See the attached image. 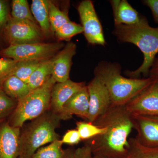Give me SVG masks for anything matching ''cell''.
Masks as SVG:
<instances>
[{"instance_id": "1", "label": "cell", "mask_w": 158, "mask_h": 158, "mask_svg": "<svg viewBox=\"0 0 158 158\" xmlns=\"http://www.w3.org/2000/svg\"><path fill=\"white\" fill-rule=\"evenodd\" d=\"M93 124L104 128L102 134L85 141L92 156L102 158H127L129 136L133 129L131 114L125 106L111 105Z\"/></svg>"}, {"instance_id": "2", "label": "cell", "mask_w": 158, "mask_h": 158, "mask_svg": "<svg viewBox=\"0 0 158 158\" xmlns=\"http://www.w3.org/2000/svg\"><path fill=\"white\" fill-rule=\"evenodd\" d=\"M113 34L119 41L137 46L144 55L141 66L133 71L127 72L126 75L131 78H138L141 74L148 76L150 69L158 54V27H150L144 17L135 25L115 26Z\"/></svg>"}, {"instance_id": "3", "label": "cell", "mask_w": 158, "mask_h": 158, "mask_svg": "<svg viewBox=\"0 0 158 158\" xmlns=\"http://www.w3.org/2000/svg\"><path fill=\"white\" fill-rule=\"evenodd\" d=\"M95 76L106 87L110 94L111 105L125 106L151 85V78H131L121 74V69L116 64L102 62L95 68Z\"/></svg>"}, {"instance_id": "4", "label": "cell", "mask_w": 158, "mask_h": 158, "mask_svg": "<svg viewBox=\"0 0 158 158\" xmlns=\"http://www.w3.org/2000/svg\"><path fill=\"white\" fill-rule=\"evenodd\" d=\"M61 120L58 114L49 110L31 120L21 131L19 158H31L40 148L59 139L56 129Z\"/></svg>"}, {"instance_id": "5", "label": "cell", "mask_w": 158, "mask_h": 158, "mask_svg": "<svg viewBox=\"0 0 158 158\" xmlns=\"http://www.w3.org/2000/svg\"><path fill=\"white\" fill-rule=\"evenodd\" d=\"M56 83L52 76L43 85L31 90L27 96L19 101L15 110L8 117L9 124L21 129L26 122L33 120L49 110L51 93Z\"/></svg>"}, {"instance_id": "6", "label": "cell", "mask_w": 158, "mask_h": 158, "mask_svg": "<svg viewBox=\"0 0 158 158\" xmlns=\"http://www.w3.org/2000/svg\"><path fill=\"white\" fill-rule=\"evenodd\" d=\"M65 45L62 42L9 45L0 51V56L17 62L48 60L55 56Z\"/></svg>"}, {"instance_id": "7", "label": "cell", "mask_w": 158, "mask_h": 158, "mask_svg": "<svg viewBox=\"0 0 158 158\" xmlns=\"http://www.w3.org/2000/svg\"><path fill=\"white\" fill-rule=\"evenodd\" d=\"M43 35L36 23L17 20L11 16L4 31L5 40L9 46L41 43Z\"/></svg>"}, {"instance_id": "8", "label": "cell", "mask_w": 158, "mask_h": 158, "mask_svg": "<svg viewBox=\"0 0 158 158\" xmlns=\"http://www.w3.org/2000/svg\"><path fill=\"white\" fill-rule=\"evenodd\" d=\"M84 35L89 43L104 45L106 41L102 28L96 14L93 2L90 0L82 1L78 6Z\"/></svg>"}, {"instance_id": "9", "label": "cell", "mask_w": 158, "mask_h": 158, "mask_svg": "<svg viewBox=\"0 0 158 158\" xmlns=\"http://www.w3.org/2000/svg\"><path fill=\"white\" fill-rule=\"evenodd\" d=\"M87 88L89 96V112L87 121H94L108 110L111 105V98L104 83L95 76Z\"/></svg>"}, {"instance_id": "10", "label": "cell", "mask_w": 158, "mask_h": 158, "mask_svg": "<svg viewBox=\"0 0 158 158\" xmlns=\"http://www.w3.org/2000/svg\"><path fill=\"white\" fill-rule=\"evenodd\" d=\"M125 106L131 115L158 116V83L154 81Z\"/></svg>"}, {"instance_id": "11", "label": "cell", "mask_w": 158, "mask_h": 158, "mask_svg": "<svg viewBox=\"0 0 158 158\" xmlns=\"http://www.w3.org/2000/svg\"><path fill=\"white\" fill-rule=\"evenodd\" d=\"M131 115L137 141L147 147H158V116Z\"/></svg>"}, {"instance_id": "12", "label": "cell", "mask_w": 158, "mask_h": 158, "mask_svg": "<svg viewBox=\"0 0 158 158\" xmlns=\"http://www.w3.org/2000/svg\"><path fill=\"white\" fill-rule=\"evenodd\" d=\"M21 128L13 127L6 119L0 123V158H18Z\"/></svg>"}, {"instance_id": "13", "label": "cell", "mask_w": 158, "mask_h": 158, "mask_svg": "<svg viewBox=\"0 0 158 158\" xmlns=\"http://www.w3.org/2000/svg\"><path fill=\"white\" fill-rule=\"evenodd\" d=\"M89 108V96L87 86L73 95L62 107L59 115L61 120H67L73 115L87 120Z\"/></svg>"}, {"instance_id": "14", "label": "cell", "mask_w": 158, "mask_h": 158, "mask_svg": "<svg viewBox=\"0 0 158 158\" xmlns=\"http://www.w3.org/2000/svg\"><path fill=\"white\" fill-rule=\"evenodd\" d=\"M77 46L69 42L54 58L52 77L56 83L66 81L69 79L72 59L76 53Z\"/></svg>"}, {"instance_id": "15", "label": "cell", "mask_w": 158, "mask_h": 158, "mask_svg": "<svg viewBox=\"0 0 158 158\" xmlns=\"http://www.w3.org/2000/svg\"><path fill=\"white\" fill-rule=\"evenodd\" d=\"M85 86L84 82H74L70 79L65 82L56 83L51 93L50 110L59 114L69 99Z\"/></svg>"}, {"instance_id": "16", "label": "cell", "mask_w": 158, "mask_h": 158, "mask_svg": "<svg viewBox=\"0 0 158 158\" xmlns=\"http://www.w3.org/2000/svg\"><path fill=\"white\" fill-rule=\"evenodd\" d=\"M110 2L113 8L115 26L135 25L144 18L139 15L138 11L126 0H114Z\"/></svg>"}, {"instance_id": "17", "label": "cell", "mask_w": 158, "mask_h": 158, "mask_svg": "<svg viewBox=\"0 0 158 158\" xmlns=\"http://www.w3.org/2000/svg\"><path fill=\"white\" fill-rule=\"evenodd\" d=\"M49 2L47 0H33L31 6V12L36 21L39 24L43 34L48 37L51 32Z\"/></svg>"}, {"instance_id": "18", "label": "cell", "mask_w": 158, "mask_h": 158, "mask_svg": "<svg viewBox=\"0 0 158 158\" xmlns=\"http://www.w3.org/2000/svg\"><path fill=\"white\" fill-rule=\"evenodd\" d=\"M62 140H55L45 147L39 148L31 158H75V150L73 148L63 149Z\"/></svg>"}, {"instance_id": "19", "label": "cell", "mask_w": 158, "mask_h": 158, "mask_svg": "<svg viewBox=\"0 0 158 158\" xmlns=\"http://www.w3.org/2000/svg\"><path fill=\"white\" fill-rule=\"evenodd\" d=\"M0 88L8 96L17 102L27 96L31 90L27 83L13 75L7 77Z\"/></svg>"}, {"instance_id": "20", "label": "cell", "mask_w": 158, "mask_h": 158, "mask_svg": "<svg viewBox=\"0 0 158 158\" xmlns=\"http://www.w3.org/2000/svg\"><path fill=\"white\" fill-rule=\"evenodd\" d=\"M55 56L43 62L30 77L27 84L31 90L39 88L52 76Z\"/></svg>"}, {"instance_id": "21", "label": "cell", "mask_w": 158, "mask_h": 158, "mask_svg": "<svg viewBox=\"0 0 158 158\" xmlns=\"http://www.w3.org/2000/svg\"><path fill=\"white\" fill-rule=\"evenodd\" d=\"M127 158H158V147H147L139 143L135 138H129Z\"/></svg>"}, {"instance_id": "22", "label": "cell", "mask_w": 158, "mask_h": 158, "mask_svg": "<svg viewBox=\"0 0 158 158\" xmlns=\"http://www.w3.org/2000/svg\"><path fill=\"white\" fill-rule=\"evenodd\" d=\"M46 60H47L18 62L11 75L15 76L27 83L31 75Z\"/></svg>"}, {"instance_id": "23", "label": "cell", "mask_w": 158, "mask_h": 158, "mask_svg": "<svg viewBox=\"0 0 158 158\" xmlns=\"http://www.w3.org/2000/svg\"><path fill=\"white\" fill-rule=\"evenodd\" d=\"M10 15L12 19L17 20L36 23L27 0H13L11 2Z\"/></svg>"}, {"instance_id": "24", "label": "cell", "mask_w": 158, "mask_h": 158, "mask_svg": "<svg viewBox=\"0 0 158 158\" xmlns=\"http://www.w3.org/2000/svg\"><path fill=\"white\" fill-rule=\"evenodd\" d=\"M49 15L51 32L55 33L65 23L70 20L65 12L61 11L52 2H49Z\"/></svg>"}, {"instance_id": "25", "label": "cell", "mask_w": 158, "mask_h": 158, "mask_svg": "<svg viewBox=\"0 0 158 158\" xmlns=\"http://www.w3.org/2000/svg\"><path fill=\"white\" fill-rule=\"evenodd\" d=\"M77 130L78 131L81 140L88 141L95 136L102 134L105 129L99 127L92 123L87 121H79L77 122Z\"/></svg>"}, {"instance_id": "26", "label": "cell", "mask_w": 158, "mask_h": 158, "mask_svg": "<svg viewBox=\"0 0 158 158\" xmlns=\"http://www.w3.org/2000/svg\"><path fill=\"white\" fill-rule=\"evenodd\" d=\"M84 32L82 25L69 21L55 32L56 37L60 40H69L73 36Z\"/></svg>"}, {"instance_id": "27", "label": "cell", "mask_w": 158, "mask_h": 158, "mask_svg": "<svg viewBox=\"0 0 158 158\" xmlns=\"http://www.w3.org/2000/svg\"><path fill=\"white\" fill-rule=\"evenodd\" d=\"M10 16L9 1L0 0V51L4 49L2 45L6 48L9 46L4 37V31Z\"/></svg>"}, {"instance_id": "28", "label": "cell", "mask_w": 158, "mask_h": 158, "mask_svg": "<svg viewBox=\"0 0 158 158\" xmlns=\"http://www.w3.org/2000/svg\"><path fill=\"white\" fill-rule=\"evenodd\" d=\"M17 102L8 96L0 88V119H6L12 114Z\"/></svg>"}, {"instance_id": "29", "label": "cell", "mask_w": 158, "mask_h": 158, "mask_svg": "<svg viewBox=\"0 0 158 158\" xmlns=\"http://www.w3.org/2000/svg\"><path fill=\"white\" fill-rule=\"evenodd\" d=\"M17 62L13 59L0 58V86L7 77L11 75Z\"/></svg>"}, {"instance_id": "30", "label": "cell", "mask_w": 158, "mask_h": 158, "mask_svg": "<svg viewBox=\"0 0 158 158\" xmlns=\"http://www.w3.org/2000/svg\"><path fill=\"white\" fill-rule=\"evenodd\" d=\"M61 140L63 144L73 145L78 144L81 139L77 130L73 129L67 131Z\"/></svg>"}, {"instance_id": "31", "label": "cell", "mask_w": 158, "mask_h": 158, "mask_svg": "<svg viewBox=\"0 0 158 158\" xmlns=\"http://www.w3.org/2000/svg\"><path fill=\"white\" fill-rule=\"evenodd\" d=\"M92 156L91 148L86 143L83 147L75 150V158H92Z\"/></svg>"}, {"instance_id": "32", "label": "cell", "mask_w": 158, "mask_h": 158, "mask_svg": "<svg viewBox=\"0 0 158 158\" xmlns=\"http://www.w3.org/2000/svg\"><path fill=\"white\" fill-rule=\"evenodd\" d=\"M143 2L151 10L154 19L158 24V0H145Z\"/></svg>"}, {"instance_id": "33", "label": "cell", "mask_w": 158, "mask_h": 158, "mask_svg": "<svg viewBox=\"0 0 158 158\" xmlns=\"http://www.w3.org/2000/svg\"><path fill=\"white\" fill-rule=\"evenodd\" d=\"M148 77L158 83V56L155 58L150 69Z\"/></svg>"}, {"instance_id": "34", "label": "cell", "mask_w": 158, "mask_h": 158, "mask_svg": "<svg viewBox=\"0 0 158 158\" xmlns=\"http://www.w3.org/2000/svg\"><path fill=\"white\" fill-rule=\"evenodd\" d=\"M4 120H5V119H0V123H1L2 122L4 121Z\"/></svg>"}, {"instance_id": "35", "label": "cell", "mask_w": 158, "mask_h": 158, "mask_svg": "<svg viewBox=\"0 0 158 158\" xmlns=\"http://www.w3.org/2000/svg\"><path fill=\"white\" fill-rule=\"evenodd\" d=\"M92 158H99V157H97L95 156H92Z\"/></svg>"}, {"instance_id": "36", "label": "cell", "mask_w": 158, "mask_h": 158, "mask_svg": "<svg viewBox=\"0 0 158 158\" xmlns=\"http://www.w3.org/2000/svg\"><path fill=\"white\" fill-rule=\"evenodd\" d=\"M18 158H19V157H18Z\"/></svg>"}]
</instances>
